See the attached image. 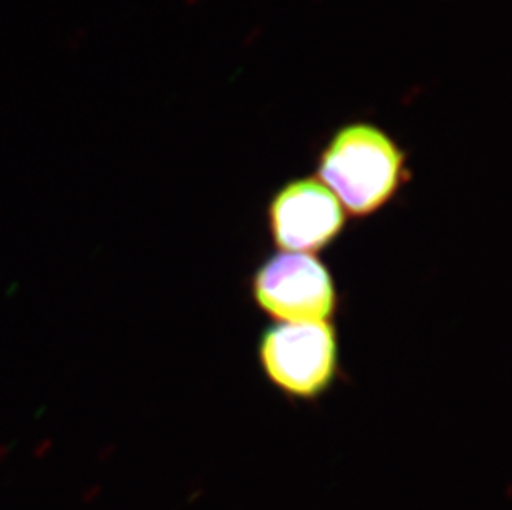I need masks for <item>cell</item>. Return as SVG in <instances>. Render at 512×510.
<instances>
[{"label":"cell","instance_id":"cell-3","mask_svg":"<svg viewBox=\"0 0 512 510\" xmlns=\"http://www.w3.org/2000/svg\"><path fill=\"white\" fill-rule=\"evenodd\" d=\"M251 294L276 323L330 322L339 308L334 275L314 254L267 257L252 274Z\"/></svg>","mask_w":512,"mask_h":510},{"label":"cell","instance_id":"cell-1","mask_svg":"<svg viewBox=\"0 0 512 510\" xmlns=\"http://www.w3.org/2000/svg\"><path fill=\"white\" fill-rule=\"evenodd\" d=\"M317 178L339 199L345 214L365 219L397 198L408 181V158L378 126L350 123L319 154Z\"/></svg>","mask_w":512,"mask_h":510},{"label":"cell","instance_id":"cell-4","mask_svg":"<svg viewBox=\"0 0 512 510\" xmlns=\"http://www.w3.org/2000/svg\"><path fill=\"white\" fill-rule=\"evenodd\" d=\"M347 221L342 204L319 179H294L267 206V227L281 252L314 254L339 239Z\"/></svg>","mask_w":512,"mask_h":510},{"label":"cell","instance_id":"cell-5","mask_svg":"<svg viewBox=\"0 0 512 510\" xmlns=\"http://www.w3.org/2000/svg\"><path fill=\"white\" fill-rule=\"evenodd\" d=\"M85 37H87L85 30H77V32H73V34L70 35L68 45H70L72 49H77V47H80V44H82L83 40H85Z\"/></svg>","mask_w":512,"mask_h":510},{"label":"cell","instance_id":"cell-2","mask_svg":"<svg viewBox=\"0 0 512 510\" xmlns=\"http://www.w3.org/2000/svg\"><path fill=\"white\" fill-rule=\"evenodd\" d=\"M259 361L290 400H319L339 378L337 330L332 322L274 323L259 340Z\"/></svg>","mask_w":512,"mask_h":510}]
</instances>
